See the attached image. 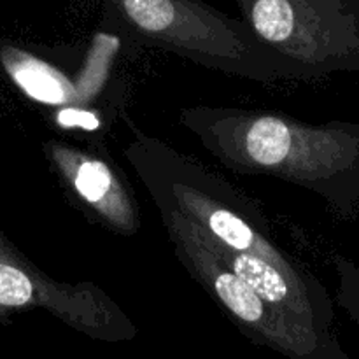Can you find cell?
<instances>
[{
  "label": "cell",
  "mask_w": 359,
  "mask_h": 359,
  "mask_svg": "<svg viewBox=\"0 0 359 359\" xmlns=\"http://www.w3.org/2000/svg\"><path fill=\"white\" fill-rule=\"evenodd\" d=\"M123 154L153 202L195 221L221 259L263 300L319 335H333V304L318 277L279 244L262 207L223 175L123 116Z\"/></svg>",
  "instance_id": "1"
},
{
  "label": "cell",
  "mask_w": 359,
  "mask_h": 359,
  "mask_svg": "<svg viewBox=\"0 0 359 359\" xmlns=\"http://www.w3.org/2000/svg\"><path fill=\"white\" fill-rule=\"evenodd\" d=\"M179 125L238 175L272 177L321 196L340 217L359 209V123L302 121L266 109L193 105Z\"/></svg>",
  "instance_id": "2"
},
{
  "label": "cell",
  "mask_w": 359,
  "mask_h": 359,
  "mask_svg": "<svg viewBox=\"0 0 359 359\" xmlns=\"http://www.w3.org/2000/svg\"><path fill=\"white\" fill-rule=\"evenodd\" d=\"M132 48L105 27L84 46L51 48L0 39V76L60 133L107 147L112 128L128 112V81L118 62Z\"/></svg>",
  "instance_id": "3"
},
{
  "label": "cell",
  "mask_w": 359,
  "mask_h": 359,
  "mask_svg": "<svg viewBox=\"0 0 359 359\" xmlns=\"http://www.w3.org/2000/svg\"><path fill=\"white\" fill-rule=\"evenodd\" d=\"M102 27L133 48L172 53L255 83L300 81L294 67L255 37L242 20L203 0H100Z\"/></svg>",
  "instance_id": "4"
},
{
  "label": "cell",
  "mask_w": 359,
  "mask_h": 359,
  "mask_svg": "<svg viewBox=\"0 0 359 359\" xmlns=\"http://www.w3.org/2000/svg\"><path fill=\"white\" fill-rule=\"evenodd\" d=\"M175 258L238 332L291 359H347L339 340L319 335L263 300L217 256L205 231L167 202H153Z\"/></svg>",
  "instance_id": "5"
},
{
  "label": "cell",
  "mask_w": 359,
  "mask_h": 359,
  "mask_svg": "<svg viewBox=\"0 0 359 359\" xmlns=\"http://www.w3.org/2000/svg\"><path fill=\"white\" fill-rule=\"evenodd\" d=\"M262 44L300 81L359 70V0H235Z\"/></svg>",
  "instance_id": "6"
},
{
  "label": "cell",
  "mask_w": 359,
  "mask_h": 359,
  "mask_svg": "<svg viewBox=\"0 0 359 359\" xmlns=\"http://www.w3.org/2000/svg\"><path fill=\"white\" fill-rule=\"evenodd\" d=\"M46 161L69 202L91 223L111 233L133 237L142 228L139 200L107 147L46 139Z\"/></svg>",
  "instance_id": "7"
},
{
  "label": "cell",
  "mask_w": 359,
  "mask_h": 359,
  "mask_svg": "<svg viewBox=\"0 0 359 359\" xmlns=\"http://www.w3.org/2000/svg\"><path fill=\"white\" fill-rule=\"evenodd\" d=\"M333 263L339 273L337 302L359 326V266L342 256H337Z\"/></svg>",
  "instance_id": "8"
},
{
  "label": "cell",
  "mask_w": 359,
  "mask_h": 359,
  "mask_svg": "<svg viewBox=\"0 0 359 359\" xmlns=\"http://www.w3.org/2000/svg\"><path fill=\"white\" fill-rule=\"evenodd\" d=\"M69 2H72V4H83L84 0H69Z\"/></svg>",
  "instance_id": "9"
}]
</instances>
